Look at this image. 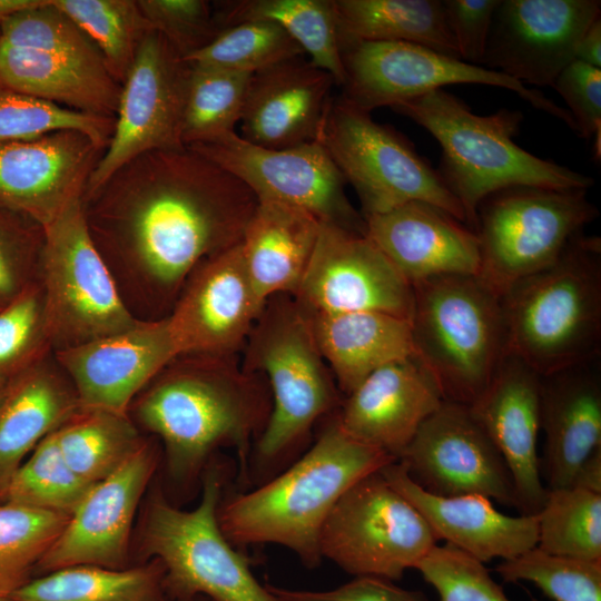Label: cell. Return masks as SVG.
I'll use <instances>...</instances> for the list:
<instances>
[{"mask_svg": "<svg viewBox=\"0 0 601 601\" xmlns=\"http://www.w3.org/2000/svg\"><path fill=\"white\" fill-rule=\"evenodd\" d=\"M257 203L239 179L185 147L139 155L82 208L126 307L157 321L203 260L242 242Z\"/></svg>", "mask_w": 601, "mask_h": 601, "instance_id": "obj_1", "label": "cell"}, {"mask_svg": "<svg viewBox=\"0 0 601 601\" xmlns=\"http://www.w3.org/2000/svg\"><path fill=\"white\" fill-rule=\"evenodd\" d=\"M272 407L264 377L234 356H175L136 396L128 414L165 447L173 481L195 480L219 447L235 450L247 482L254 444Z\"/></svg>", "mask_w": 601, "mask_h": 601, "instance_id": "obj_2", "label": "cell"}, {"mask_svg": "<svg viewBox=\"0 0 601 601\" xmlns=\"http://www.w3.org/2000/svg\"><path fill=\"white\" fill-rule=\"evenodd\" d=\"M395 461L347 434L334 413L302 456L254 490L221 500L219 526L235 546L278 544L316 568L321 531L335 503L358 480Z\"/></svg>", "mask_w": 601, "mask_h": 601, "instance_id": "obj_3", "label": "cell"}, {"mask_svg": "<svg viewBox=\"0 0 601 601\" xmlns=\"http://www.w3.org/2000/svg\"><path fill=\"white\" fill-rule=\"evenodd\" d=\"M243 367L264 377L272 407L256 440L247 481L260 484L293 462L318 421L341 406V392L292 295L269 298L244 345Z\"/></svg>", "mask_w": 601, "mask_h": 601, "instance_id": "obj_4", "label": "cell"}, {"mask_svg": "<svg viewBox=\"0 0 601 601\" xmlns=\"http://www.w3.org/2000/svg\"><path fill=\"white\" fill-rule=\"evenodd\" d=\"M428 131L442 149L437 169L475 231L476 209L494 191L513 186L589 189L593 178L540 158L513 141L523 114L501 108L474 114L459 97L436 89L391 107Z\"/></svg>", "mask_w": 601, "mask_h": 601, "instance_id": "obj_5", "label": "cell"}, {"mask_svg": "<svg viewBox=\"0 0 601 601\" xmlns=\"http://www.w3.org/2000/svg\"><path fill=\"white\" fill-rule=\"evenodd\" d=\"M506 356L540 376L597 361L601 351V239L574 235L549 267L502 297Z\"/></svg>", "mask_w": 601, "mask_h": 601, "instance_id": "obj_6", "label": "cell"}, {"mask_svg": "<svg viewBox=\"0 0 601 601\" xmlns=\"http://www.w3.org/2000/svg\"><path fill=\"white\" fill-rule=\"evenodd\" d=\"M228 475L224 463H209L199 503L175 506L155 491L145 510L140 550L165 570L169 600L205 595L211 601H283L254 575L248 560L231 544L218 523V508Z\"/></svg>", "mask_w": 601, "mask_h": 601, "instance_id": "obj_7", "label": "cell"}, {"mask_svg": "<svg viewBox=\"0 0 601 601\" xmlns=\"http://www.w3.org/2000/svg\"><path fill=\"white\" fill-rule=\"evenodd\" d=\"M415 358L445 401L470 406L506 356L501 298L476 276L451 275L413 286Z\"/></svg>", "mask_w": 601, "mask_h": 601, "instance_id": "obj_8", "label": "cell"}, {"mask_svg": "<svg viewBox=\"0 0 601 601\" xmlns=\"http://www.w3.org/2000/svg\"><path fill=\"white\" fill-rule=\"evenodd\" d=\"M588 189L513 186L485 197L476 209V277L497 297L549 267L571 238L597 219Z\"/></svg>", "mask_w": 601, "mask_h": 601, "instance_id": "obj_9", "label": "cell"}, {"mask_svg": "<svg viewBox=\"0 0 601 601\" xmlns=\"http://www.w3.org/2000/svg\"><path fill=\"white\" fill-rule=\"evenodd\" d=\"M318 141L355 189L363 217L423 201L466 224L457 198L411 141L342 96L333 97Z\"/></svg>", "mask_w": 601, "mask_h": 601, "instance_id": "obj_10", "label": "cell"}, {"mask_svg": "<svg viewBox=\"0 0 601 601\" xmlns=\"http://www.w3.org/2000/svg\"><path fill=\"white\" fill-rule=\"evenodd\" d=\"M43 228L40 284L53 352L135 326L139 321L126 307L90 237L82 199Z\"/></svg>", "mask_w": 601, "mask_h": 601, "instance_id": "obj_11", "label": "cell"}, {"mask_svg": "<svg viewBox=\"0 0 601 601\" xmlns=\"http://www.w3.org/2000/svg\"><path fill=\"white\" fill-rule=\"evenodd\" d=\"M437 544L418 511L380 471L354 483L335 503L321 531L319 552L354 577L391 581Z\"/></svg>", "mask_w": 601, "mask_h": 601, "instance_id": "obj_12", "label": "cell"}, {"mask_svg": "<svg viewBox=\"0 0 601 601\" xmlns=\"http://www.w3.org/2000/svg\"><path fill=\"white\" fill-rule=\"evenodd\" d=\"M344 80L342 97L371 112L393 107L449 85L475 83L511 90L534 108L577 131L568 109L541 91L482 66L465 62L408 42H356L341 49Z\"/></svg>", "mask_w": 601, "mask_h": 601, "instance_id": "obj_13", "label": "cell"}, {"mask_svg": "<svg viewBox=\"0 0 601 601\" xmlns=\"http://www.w3.org/2000/svg\"><path fill=\"white\" fill-rule=\"evenodd\" d=\"M190 73V63L150 29L121 83L111 139L82 199L139 155L185 148L181 128Z\"/></svg>", "mask_w": 601, "mask_h": 601, "instance_id": "obj_14", "label": "cell"}, {"mask_svg": "<svg viewBox=\"0 0 601 601\" xmlns=\"http://www.w3.org/2000/svg\"><path fill=\"white\" fill-rule=\"evenodd\" d=\"M243 184L258 200L304 208L323 223L365 234V220L345 194V180L318 141L284 149L254 145L236 131L188 146Z\"/></svg>", "mask_w": 601, "mask_h": 601, "instance_id": "obj_15", "label": "cell"}, {"mask_svg": "<svg viewBox=\"0 0 601 601\" xmlns=\"http://www.w3.org/2000/svg\"><path fill=\"white\" fill-rule=\"evenodd\" d=\"M317 313L380 312L411 319L412 285L362 233L322 223L309 263L292 295Z\"/></svg>", "mask_w": 601, "mask_h": 601, "instance_id": "obj_16", "label": "cell"}, {"mask_svg": "<svg viewBox=\"0 0 601 601\" xmlns=\"http://www.w3.org/2000/svg\"><path fill=\"white\" fill-rule=\"evenodd\" d=\"M397 461L432 494H475L515 508L510 471L467 405L444 400Z\"/></svg>", "mask_w": 601, "mask_h": 601, "instance_id": "obj_17", "label": "cell"}, {"mask_svg": "<svg viewBox=\"0 0 601 601\" xmlns=\"http://www.w3.org/2000/svg\"><path fill=\"white\" fill-rule=\"evenodd\" d=\"M599 18L600 0H500L481 66L524 86L552 87Z\"/></svg>", "mask_w": 601, "mask_h": 601, "instance_id": "obj_18", "label": "cell"}, {"mask_svg": "<svg viewBox=\"0 0 601 601\" xmlns=\"http://www.w3.org/2000/svg\"><path fill=\"white\" fill-rule=\"evenodd\" d=\"M158 460L157 445L144 437L112 473L88 489L36 569L127 568L134 518Z\"/></svg>", "mask_w": 601, "mask_h": 601, "instance_id": "obj_19", "label": "cell"}, {"mask_svg": "<svg viewBox=\"0 0 601 601\" xmlns=\"http://www.w3.org/2000/svg\"><path fill=\"white\" fill-rule=\"evenodd\" d=\"M265 304L252 285L242 242L206 258L167 316L177 354L236 355Z\"/></svg>", "mask_w": 601, "mask_h": 601, "instance_id": "obj_20", "label": "cell"}, {"mask_svg": "<svg viewBox=\"0 0 601 601\" xmlns=\"http://www.w3.org/2000/svg\"><path fill=\"white\" fill-rule=\"evenodd\" d=\"M104 151L72 130L0 145V206L46 227L82 199Z\"/></svg>", "mask_w": 601, "mask_h": 601, "instance_id": "obj_21", "label": "cell"}, {"mask_svg": "<svg viewBox=\"0 0 601 601\" xmlns=\"http://www.w3.org/2000/svg\"><path fill=\"white\" fill-rule=\"evenodd\" d=\"M167 317L55 352L80 407L128 414L136 396L175 357Z\"/></svg>", "mask_w": 601, "mask_h": 601, "instance_id": "obj_22", "label": "cell"}, {"mask_svg": "<svg viewBox=\"0 0 601 601\" xmlns=\"http://www.w3.org/2000/svg\"><path fill=\"white\" fill-rule=\"evenodd\" d=\"M541 376L505 356L481 396L469 407L502 455L512 477L515 508L536 515L548 490L538 454Z\"/></svg>", "mask_w": 601, "mask_h": 601, "instance_id": "obj_23", "label": "cell"}, {"mask_svg": "<svg viewBox=\"0 0 601 601\" xmlns=\"http://www.w3.org/2000/svg\"><path fill=\"white\" fill-rule=\"evenodd\" d=\"M364 220L365 235L412 287L436 277L479 273L476 233L436 206L411 201Z\"/></svg>", "mask_w": 601, "mask_h": 601, "instance_id": "obj_24", "label": "cell"}, {"mask_svg": "<svg viewBox=\"0 0 601 601\" xmlns=\"http://www.w3.org/2000/svg\"><path fill=\"white\" fill-rule=\"evenodd\" d=\"M334 78L303 56L252 75L240 118L245 140L284 149L318 140Z\"/></svg>", "mask_w": 601, "mask_h": 601, "instance_id": "obj_25", "label": "cell"}, {"mask_svg": "<svg viewBox=\"0 0 601 601\" xmlns=\"http://www.w3.org/2000/svg\"><path fill=\"white\" fill-rule=\"evenodd\" d=\"M443 401L437 383L414 357L368 375L344 396L336 417L352 437L397 461Z\"/></svg>", "mask_w": 601, "mask_h": 601, "instance_id": "obj_26", "label": "cell"}, {"mask_svg": "<svg viewBox=\"0 0 601 601\" xmlns=\"http://www.w3.org/2000/svg\"><path fill=\"white\" fill-rule=\"evenodd\" d=\"M381 473L418 511L437 541L444 540L482 563L516 558L538 544V515L504 514L482 495L432 494L416 484L398 461Z\"/></svg>", "mask_w": 601, "mask_h": 601, "instance_id": "obj_27", "label": "cell"}, {"mask_svg": "<svg viewBox=\"0 0 601 601\" xmlns=\"http://www.w3.org/2000/svg\"><path fill=\"white\" fill-rule=\"evenodd\" d=\"M540 428L545 435L540 460L545 489L573 486L583 465L601 451V378L597 361L541 376Z\"/></svg>", "mask_w": 601, "mask_h": 601, "instance_id": "obj_28", "label": "cell"}, {"mask_svg": "<svg viewBox=\"0 0 601 601\" xmlns=\"http://www.w3.org/2000/svg\"><path fill=\"white\" fill-rule=\"evenodd\" d=\"M79 407L55 352L7 384L0 397V495L24 456Z\"/></svg>", "mask_w": 601, "mask_h": 601, "instance_id": "obj_29", "label": "cell"}, {"mask_svg": "<svg viewBox=\"0 0 601 601\" xmlns=\"http://www.w3.org/2000/svg\"><path fill=\"white\" fill-rule=\"evenodd\" d=\"M304 311L344 396L378 368L415 357L411 319L380 312Z\"/></svg>", "mask_w": 601, "mask_h": 601, "instance_id": "obj_30", "label": "cell"}, {"mask_svg": "<svg viewBox=\"0 0 601 601\" xmlns=\"http://www.w3.org/2000/svg\"><path fill=\"white\" fill-rule=\"evenodd\" d=\"M322 220L285 203L258 200L247 224L242 248L248 276L264 304L296 290L309 263Z\"/></svg>", "mask_w": 601, "mask_h": 601, "instance_id": "obj_31", "label": "cell"}, {"mask_svg": "<svg viewBox=\"0 0 601 601\" xmlns=\"http://www.w3.org/2000/svg\"><path fill=\"white\" fill-rule=\"evenodd\" d=\"M0 83L77 111L115 118L121 85L105 62L0 41Z\"/></svg>", "mask_w": 601, "mask_h": 601, "instance_id": "obj_32", "label": "cell"}, {"mask_svg": "<svg viewBox=\"0 0 601 601\" xmlns=\"http://www.w3.org/2000/svg\"><path fill=\"white\" fill-rule=\"evenodd\" d=\"M332 4L341 49L356 42H408L461 59L442 0H332Z\"/></svg>", "mask_w": 601, "mask_h": 601, "instance_id": "obj_33", "label": "cell"}, {"mask_svg": "<svg viewBox=\"0 0 601 601\" xmlns=\"http://www.w3.org/2000/svg\"><path fill=\"white\" fill-rule=\"evenodd\" d=\"M221 31L237 23L260 20L279 26L328 72L341 87L344 80L341 47L332 0H236L215 4Z\"/></svg>", "mask_w": 601, "mask_h": 601, "instance_id": "obj_34", "label": "cell"}, {"mask_svg": "<svg viewBox=\"0 0 601 601\" xmlns=\"http://www.w3.org/2000/svg\"><path fill=\"white\" fill-rule=\"evenodd\" d=\"M165 570L156 559L136 566L110 569L72 565L30 579L12 601H165Z\"/></svg>", "mask_w": 601, "mask_h": 601, "instance_id": "obj_35", "label": "cell"}, {"mask_svg": "<svg viewBox=\"0 0 601 601\" xmlns=\"http://www.w3.org/2000/svg\"><path fill=\"white\" fill-rule=\"evenodd\" d=\"M71 470L93 484L112 473L144 437L129 414L79 407L55 430Z\"/></svg>", "mask_w": 601, "mask_h": 601, "instance_id": "obj_36", "label": "cell"}, {"mask_svg": "<svg viewBox=\"0 0 601 601\" xmlns=\"http://www.w3.org/2000/svg\"><path fill=\"white\" fill-rule=\"evenodd\" d=\"M96 45L120 85L151 29L135 0H52Z\"/></svg>", "mask_w": 601, "mask_h": 601, "instance_id": "obj_37", "label": "cell"}, {"mask_svg": "<svg viewBox=\"0 0 601 601\" xmlns=\"http://www.w3.org/2000/svg\"><path fill=\"white\" fill-rule=\"evenodd\" d=\"M536 515L539 549L552 554L601 560V493L577 486L548 490Z\"/></svg>", "mask_w": 601, "mask_h": 601, "instance_id": "obj_38", "label": "cell"}, {"mask_svg": "<svg viewBox=\"0 0 601 601\" xmlns=\"http://www.w3.org/2000/svg\"><path fill=\"white\" fill-rule=\"evenodd\" d=\"M250 78V73L191 66L181 128L185 147L235 131Z\"/></svg>", "mask_w": 601, "mask_h": 601, "instance_id": "obj_39", "label": "cell"}, {"mask_svg": "<svg viewBox=\"0 0 601 601\" xmlns=\"http://www.w3.org/2000/svg\"><path fill=\"white\" fill-rule=\"evenodd\" d=\"M91 485L68 465L52 431L10 477L0 503L70 515Z\"/></svg>", "mask_w": 601, "mask_h": 601, "instance_id": "obj_40", "label": "cell"}, {"mask_svg": "<svg viewBox=\"0 0 601 601\" xmlns=\"http://www.w3.org/2000/svg\"><path fill=\"white\" fill-rule=\"evenodd\" d=\"M115 118L77 111L0 83V145L65 130L78 131L106 149Z\"/></svg>", "mask_w": 601, "mask_h": 601, "instance_id": "obj_41", "label": "cell"}, {"mask_svg": "<svg viewBox=\"0 0 601 601\" xmlns=\"http://www.w3.org/2000/svg\"><path fill=\"white\" fill-rule=\"evenodd\" d=\"M69 515L20 504L0 503V594L11 595L28 582Z\"/></svg>", "mask_w": 601, "mask_h": 601, "instance_id": "obj_42", "label": "cell"}, {"mask_svg": "<svg viewBox=\"0 0 601 601\" xmlns=\"http://www.w3.org/2000/svg\"><path fill=\"white\" fill-rule=\"evenodd\" d=\"M303 55L298 43L276 23L249 20L223 30L185 60L194 67L253 75Z\"/></svg>", "mask_w": 601, "mask_h": 601, "instance_id": "obj_43", "label": "cell"}, {"mask_svg": "<svg viewBox=\"0 0 601 601\" xmlns=\"http://www.w3.org/2000/svg\"><path fill=\"white\" fill-rule=\"evenodd\" d=\"M495 571L506 582L533 583L553 601H601V560L552 554L534 546L501 561Z\"/></svg>", "mask_w": 601, "mask_h": 601, "instance_id": "obj_44", "label": "cell"}, {"mask_svg": "<svg viewBox=\"0 0 601 601\" xmlns=\"http://www.w3.org/2000/svg\"><path fill=\"white\" fill-rule=\"evenodd\" d=\"M53 353L38 283L0 309V387Z\"/></svg>", "mask_w": 601, "mask_h": 601, "instance_id": "obj_45", "label": "cell"}, {"mask_svg": "<svg viewBox=\"0 0 601 601\" xmlns=\"http://www.w3.org/2000/svg\"><path fill=\"white\" fill-rule=\"evenodd\" d=\"M0 41L79 60L105 62L96 45L52 0L1 21Z\"/></svg>", "mask_w": 601, "mask_h": 601, "instance_id": "obj_46", "label": "cell"}, {"mask_svg": "<svg viewBox=\"0 0 601 601\" xmlns=\"http://www.w3.org/2000/svg\"><path fill=\"white\" fill-rule=\"evenodd\" d=\"M45 228L0 206V309L40 283Z\"/></svg>", "mask_w": 601, "mask_h": 601, "instance_id": "obj_47", "label": "cell"}, {"mask_svg": "<svg viewBox=\"0 0 601 601\" xmlns=\"http://www.w3.org/2000/svg\"><path fill=\"white\" fill-rule=\"evenodd\" d=\"M415 569L440 601H511L484 563L450 544H436Z\"/></svg>", "mask_w": 601, "mask_h": 601, "instance_id": "obj_48", "label": "cell"}, {"mask_svg": "<svg viewBox=\"0 0 601 601\" xmlns=\"http://www.w3.org/2000/svg\"><path fill=\"white\" fill-rule=\"evenodd\" d=\"M151 29L184 58L208 46L221 32L213 6L205 0H138Z\"/></svg>", "mask_w": 601, "mask_h": 601, "instance_id": "obj_49", "label": "cell"}, {"mask_svg": "<svg viewBox=\"0 0 601 601\" xmlns=\"http://www.w3.org/2000/svg\"><path fill=\"white\" fill-rule=\"evenodd\" d=\"M568 105L577 134L593 142L594 160L601 159V69L579 60L568 65L552 86Z\"/></svg>", "mask_w": 601, "mask_h": 601, "instance_id": "obj_50", "label": "cell"}, {"mask_svg": "<svg viewBox=\"0 0 601 601\" xmlns=\"http://www.w3.org/2000/svg\"><path fill=\"white\" fill-rule=\"evenodd\" d=\"M460 58L481 66L500 0H442Z\"/></svg>", "mask_w": 601, "mask_h": 601, "instance_id": "obj_51", "label": "cell"}, {"mask_svg": "<svg viewBox=\"0 0 601 601\" xmlns=\"http://www.w3.org/2000/svg\"><path fill=\"white\" fill-rule=\"evenodd\" d=\"M267 587L283 601H428L421 591L404 589L394 581L375 577H355L326 591Z\"/></svg>", "mask_w": 601, "mask_h": 601, "instance_id": "obj_52", "label": "cell"}, {"mask_svg": "<svg viewBox=\"0 0 601 601\" xmlns=\"http://www.w3.org/2000/svg\"><path fill=\"white\" fill-rule=\"evenodd\" d=\"M575 59L601 69V18L593 21L579 41Z\"/></svg>", "mask_w": 601, "mask_h": 601, "instance_id": "obj_53", "label": "cell"}, {"mask_svg": "<svg viewBox=\"0 0 601 601\" xmlns=\"http://www.w3.org/2000/svg\"><path fill=\"white\" fill-rule=\"evenodd\" d=\"M573 486L601 493V451L594 453L583 465Z\"/></svg>", "mask_w": 601, "mask_h": 601, "instance_id": "obj_54", "label": "cell"}, {"mask_svg": "<svg viewBox=\"0 0 601 601\" xmlns=\"http://www.w3.org/2000/svg\"><path fill=\"white\" fill-rule=\"evenodd\" d=\"M48 0H0V22L26 10L43 6Z\"/></svg>", "mask_w": 601, "mask_h": 601, "instance_id": "obj_55", "label": "cell"}, {"mask_svg": "<svg viewBox=\"0 0 601 601\" xmlns=\"http://www.w3.org/2000/svg\"><path fill=\"white\" fill-rule=\"evenodd\" d=\"M0 601H12L10 595H1L0 594Z\"/></svg>", "mask_w": 601, "mask_h": 601, "instance_id": "obj_56", "label": "cell"}, {"mask_svg": "<svg viewBox=\"0 0 601 601\" xmlns=\"http://www.w3.org/2000/svg\"><path fill=\"white\" fill-rule=\"evenodd\" d=\"M4 388L0 387V397L2 395V392H3Z\"/></svg>", "mask_w": 601, "mask_h": 601, "instance_id": "obj_57", "label": "cell"}, {"mask_svg": "<svg viewBox=\"0 0 601 601\" xmlns=\"http://www.w3.org/2000/svg\"><path fill=\"white\" fill-rule=\"evenodd\" d=\"M165 601H171V600H169V599H166Z\"/></svg>", "mask_w": 601, "mask_h": 601, "instance_id": "obj_58", "label": "cell"}]
</instances>
